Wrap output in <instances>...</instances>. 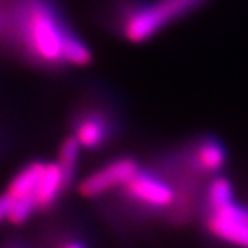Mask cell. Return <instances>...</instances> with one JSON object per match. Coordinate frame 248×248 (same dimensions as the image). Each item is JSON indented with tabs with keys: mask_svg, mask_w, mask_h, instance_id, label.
<instances>
[{
	"mask_svg": "<svg viewBox=\"0 0 248 248\" xmlns=\"http://www.w3.org/2000/svg\"><path fill=\"white\" fill-rule=\"evenodd\" d=\"M0 39L45 69L84 67L90 46L70 27L54 0H12L0 6Z\"/></svg>",
	"mask_w": 248,
	"mask_h": 248,
	"instance_id": "obj_1",
	"label": "cell"
},
{
	"mask_svg": "<svg viewBox=\"0 0 248 248\" xmlns=\"http://www.w3.org/2000/svg\"><path fill=\"white\" fill-rule=\"evenodd\" d=\"M209 0H114L109 18L123 39L148 42L201 11Z\"/></svg>",
	"mask_w": 248,
	"mask_h": 248,
	"instance_id": "obj_2",
	"label": "cell"
},
{
	"mask_svg": "<svg viewBox=\"0 0 248 248\" xmlns=\"http://www.w3.org/2000/svg\"><path fill=\"white\" fill-rule=\"evenodd\" d=\"M118 191L124 201L142 214H166L173 223L180 202V188L176 181L160 166H157L155 170L140 168Z\"/></svg>",
	"mask_w": 248,
	"mask_h": 248,
	"instance_id": "obj_3",
	"label": "cell"
},
{
	"mask_svg": "<svg viewBox=\"0 0 248 248\" xmlns=\"http://www.w3.org/2000/svg\"><path fill=\"white\" fill-rule=\"evenodd\" d=\"M118 130V121L109 105L99 100L84 103L72 120V136L82 150L96 151L108 145Z\"/></svg>",
	"mask_w": 248,
	"mask_h": 248,
	"instance_id": "obj_4",
	"label": "cell"
},
{
	"mask_svg": "<svg viewBox=\"0 0 248 248\" xmlns=\"http://www.w3.org/2000/svg\"><path fill=\"white\" fill-rule=\"evenodd\" d=\"M203 227L211 239L230 248H248V206L232 201L203 209Z\"/></svg>",
	"mask_w": 248,
	"mask_h": 248,
	"instance_id": "obj_5",
	"label": "cell"
},
{
	"mask_svg": "<svg viewBox=\"0 0 248 248\" xmlns=\"http://www.w3.org/2000/svg\"><path fill=\"white\" fill-rule=\"evenodd\" d=\"M142 168L132 155H121L106 162L79 183V194L85 199H97L126 186Z\"/></svg>",
	"mask_w": 248,
	"mask_h": 248,
	"instance_id": "obj_6",
	"label": "cell"
},
{
	"mask_svg": "<svg viewBox=\"0 0 248 248\" xmlns=\"http://www.w3.org/2000/svg\"><path fill=\"white\" fill-rule=\"evenodd\" d=\"M190 169L201 178L221 175L227 166V150L221 139L214 135H201L180 148Z\"/></svg>",
	"mask_w": 248,
	"mask_h": 248,
	"instance_id": "obj_7",
	"label": "cell"
},
{
	"mask_svg": "<svg viewBox=\"0 0 248 248\" xmlns=\"http://www.w3.org/2000/svg\"><path fill=\"white\" fill-rule=\"evenodd\" d=\"M70 183L72 181L67 178V175L57 162H48L45 165V170L36 193L33 196L38 211H46L54 206Z\"/></svg>",
	"mask_w": 248,
	"mask_h": 248,
	"instance_id": "obj_8",
	"label": "cell"
},
{
	"mask_svg": "<svg viewBox=\"0 0 248 248\" xmlns=\"http://www.w3.org/2000/svg\"><path fill=\"white\" fill-rule=\"evenodd\" d=\"M45 162L34 160L27 163L24 168H21L18 172L14 175L8 186V193L14 199H21V198H33L36 188L39 186V181L45 170Z\"/></svg>",
	"mask_w": 248,
	"mask_h": 248,
	"instance_id": "obj_9",
	"label": "cell"
},
{
	"mask_svg": "<svg viewBox=\"0 0 248 248\" xmlns=\"http://www.w3.org/2000/svg\"><path fill=\"white\" fill-rule=\"evenodd\" d=\"M81 151H82V147L74 136H67L59 148L57 163L64 170V173L67 175V178L70 181L75 180L78 165H79Z\"/></svg>",
	"mask_w": 248,
	"mask_h": 248,
	"instance_id": "obj_10",
	"label": "cell"
},
{
	"mask_svg": "<svg viewBox=\"0 0 248 248\" xmlns=\"http://www.w3.org/2000/svg\"><path fill=\"white\" fill-rule=\"evenodd\" d=\"M36 211H38V206L33 198L14 199V206H12L11 216H9V223L14 226H21V224L27 223Z\"/></svg>",
	"mask_w": 248,
	"mask_h": 248,
	"instance_id": "obj_11",
	"label": "cell"
},
{
	"mask_svg": "<svg viewBox=\"0 0 248 248\" xmlns=\"http://www.w3.org/2000/svg\"><path fill=\"white\" fill-rule=\"evenodd\" d=\"M14 206V198L8 191L0 194V226L9 221V216Z\"/></svg>",
	"mask_w": 248,
	"mask_h": 248,
	"instance_id": "obj_12",
	"label": "cell"
},
{
	"mask_svg": "<svg viewBox=\"0 0 248 248\" xmlns=\"http://www.w3.org/2000/svg\"><path fill=\"white\" fill-rule=\"evenodd\" d=\"M57 248H88V245L87 244H84L82 241H79V239H66V241H63Z\"/></svg>",
	"mask_w": 248,
	"mask_h": 248,
	"instance_id": "obj_13",
	"label": "cell"
},
{
	"mask_svg": "<svg viewBox=\"0 0 248 248\" xmlns=\"http://www.w3.org/2000/svg\"><path fill=\"white\" fill-rule=\"evenodd\" d=\"M8 248H20V247H16V245H11V247H8Z\"/></svg>",
	"mask_w": 248,
	"mask_h": 248,
	"instance_id": "obj_14",
	"label": "cell"
}]
</instances>
